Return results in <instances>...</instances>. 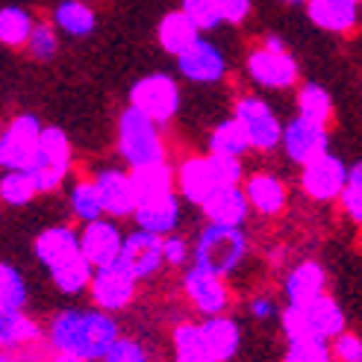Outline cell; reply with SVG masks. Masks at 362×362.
Here are the masks:
<instances>
[{
    "label": "cell",
    "mask_w": 362,
    "mask_h": 362,
    "mask_svg": "<svg viewBox=\"0 0 362 362\" xmlns=\"http://www.w3.org/2000/svg\"><path fill=\"white\" fill-rule=\"evenodd\" d=\"M280 313H283V310H277L274 298H268V295H259V298H253V300H250V315L257 318V321L280 318Z\"/></svg>",
    "instance_id": "cell-48"
},
{
    "label": "cell",
    "mask_w": 362,
    "mask_h": 362,
    "mask_svg": "<svg viewBox=\"0 0 362 362\" xmlns=\"http://www.w3.org/2000/svg\"><path fill=\"white\" fill-rule=\"evenodd\" d=\"M341 209L345 215L362 227V162H354L351 171H348V186L341 192Z\"/></svg>",
    "instance_id": "cell-41"
},
{
    "label": "cell",
    "mask_w": 362,
    "mask_h": 362,
    "mask_svg": "<svg viewBox=\"0 0 362 362\" xmlns=\"http://www.w3.org/2000/svg\"><path fill=\"white\" fill-rule=\"evenodd\" d=\"M180 218H183V197L177 192L165 194V197H156V201H141L133 221L136 227L156 233V236H171L180 227Z\"/></svg>",
    "instance_id": "cell-21"
},
{
    "label": "cell",
    "mask_w": 362,
    "mask_h": 362,
    "mask_svg": "<svg viewBox=\"0 0 362 362\" xmlns=\"http://www.w3.org/2000/svg\"><path fill=\"white\" fill-rule=\"evenodd\" d=\"M306 318H310V333H313V339L333 341V339H339L341 333L348 330L345 310H341L339 300L330 298V295H321L318 300L306 303Z\"/></svg>",
    "instance_id": "cell-27"
},
{
    "label": "cell",
    "mask_w": 362,
    "mask_h": 362,
    "mask_svg": "<svg viewBox=\"0 0 362 362\" xmlns=\"http://www.w3.org/2000/svg\"><path fill=\"white\" fill-rule=\"evenodd\" d=\"M233 118H236L250 139V148L257 153L277 151L283 144V127L277 112L259 98V95H242L233 103Z\"/></svg>",
    "instance_id": "cell-6"
},
{
    "label": "cell",
    "mask_w": 362,
    "mask_h": 362,
    "mask_svg": "<svg viewBox=\"0 0 362 362\" xmlns=\"http://www.w3.org/2000/svg\"><path fill=\"white\" fill-rule=\"evenodd\" d=\"M47 330H42L39 321H33L24 313H12V315H0V348L4 354L15 351H27L35 345H45Z\"/></svg>",
    "instance_id": "cell-25"
},
{
    "label": "cell",
    "mask_w": 362,
    "mask_h": 362,
    "mask_svg": "<svg viewBox=\"0 0 362 362\" xmlns=\"http://www.w3.org/2000/svg\"><path fill=\"white\" fill-rule=\"evenodd\" d=\"M53 24L59 33L71 35V39H86L98 27V15L88 6V0H62L53 9Z\"/></svg>",
    "instance_id": "cell-29"
},
{
    "label": "cell",
    "mask_w": 362,
    "mask_h": 362,
    "mask_svg": "<svg viewBox=\"0 0 362 362\" xmlns=\"http://www.w3.org/2000/svg\"><path fill=\"white\" fill-rule=\"evenodd\" d=\"M245 194L250 201V209L257 215H262V218H277V215L286 212V204H288L286 183L277 174H271V171H253V174H247Z\"/></svg>",
    "instance_id": "cell-20"
},
{
    "label": "cell",
    "mask_w": 362,
    "mask_h": 362,
    "mask_svg": "<svg viewBox=\"0 0 362 362\" xmlns=\"http://www.w3.org/2000/svg\"><path fill=\"white\" fill-rule=\"evenodd\" d=\"M27 306V283L12 262H0V315L24 313Z\"/></svg>",
    "instance_id": "cell-36"
},
{
    "label": "cell",
    "mask_w": 362,
    "mask_h": 362,
    "mask_svg": "<svg viewBox=\"0 0 362 362\" xmlns=\"http://www.w3.org/2000/svg\"><path fill=\"white\" fill-rule=\"evenodd\" d=\"M80 247H83V257L92 262L95 268H106V265H115L121 259V247H124V233L118 230L115 221H92V224H83L80 230Z\"/></svg>",
    "instance_id": "cell-17"
},
{
    "label": "cell",
    "mask_w": 362,
    "mask_h": 362,
    "mask_svg": "<svg viewBox=\"0 0 362 362\" xmlns=\"http://www.w3.org/2000/svg\"><path fill=\"white\" fill-rule=\"evenodd\" d=\"M180 9H183L192 18L201 33H209V30L224 24V6H221V0H183Z\"/></svg>",
    "instance_id": "cell-40"
},
{
    "label": "cell",
    "mask_w": 362,
    "mask_h": 362,
    "mask_svg": "<svg viewBox=\"0 0 362 362\" xmlns=\"http://www.w3.org/2000/svg\"><path fill=\"white\" fill-rule=\"evenodd\" d=\"M280 4H283V6H300V4L306 6V0H280Z\"/></svg>",
    "instance_id": "cell-51"
},
{
    "label": "cell",
    "mask_w": 362,
    "mask_h": 362,
    "mask_svg": "<svg viewBox=\"0 0 362 362\" xmlns=\"http://www.w3.org/2000/svg\"><path fill=\"white\" fill-rule=\"evenodd\" d=\"M92 180L98 183L103 209H106V215H110V218H133L136 209H139V194H136V186H133L130 171L100 168V171H95Z\"/></svg>",
    "instance_id": "cell-16"
},
{
    "label": "cell",
    "mask_w": 362,
    "mask_h": 362,
    "mask_svg": "<svg viewBox=\"0 0 362 362\" xmlns=\"http://www.w3.org/2000/svg\"><path fill=\"white\" fill-rule=\"evenodd\" d=\"M218 189H221V177L215 171V162L209 153L186 156L177 165V194L183 197L186 204L201 209Z\"/></svg>",
    "instance_id": "cell-14"
},
{
    "label": "cell",
    "mask_w": 362,
    "mask_h": 362,
    "mask_svg": "<svg viewBox=\"0 0 362 362\" xmlns=\"http://www.w3.org/2000/svg\"><path fill=\"white\" fill-rule=\"evenodd\" d=\"M280 362H333L330 341H324V339L286 341V354Z\"/></svg>",
    "instance_id": "cell-39"
},
{
    "label": "cell",
    "mask_w": 362,
    "mask_h": 362,
    "mask_svg": "<svg viewBox=\"0 0 362 362\" xmlns=\"http://www.w3.org/2000/svg\"><path fill=\"white\" fill-rule=\"evenodd\" d=\"M118 153L130 168L156 165L165 159V139L159 133V124L144 112L127 106L118 115Z\"/></svg>",
    "instance_id": "cell-3"
},
{
    "label": "cell",
    "mask_w": 362,
    "mask_h": 362,
    "mask_svg": "<svg viewBox=\"0 0 362 362\" xmlns=\"http://www.w3.org/2000/svg\"><path fill=\"white\" fill-rule=\"evenodd\" d=\"M356 4H362V0H356Z\"/></svg>",
    "instance_id": "cell-53"
},
{
    "label": "cell",
    "mask_w": 362,
    "mask_h": 362,
    "mask_svg": "<svg viewBox=\"0 0 362 362\" xmlns=\"http://www.w3.org/2000/svg\"><path fill=\"white\" fill-rule=\"evenodd\" d=\"M33 253L47 271H57L65 262L77 259L83 247H80V233L68 224H57V227H47L42 230L39 236L33 239Z\"/></svg>",
    "instance_id": "cell-18"
},
{
    "label": "cell",
    "mask_w": 362,
    "mask_h": 362,
    "mask_svg": "<svg viewBox=\"0 0 362 362\" xmlns=\"http://www.w3.org/2000/svg\"><path fill=\"white\" fill-rule=\"evenodd\" d=\"M204 218L209 224H224V227H242L250 215V201L245 194V186H221L209 201L201 206Z\"/></svg>",
    "instance_id": "cell-22"
},
{
    "label": "cell",
    "mask_w": 362,
    "mask_h": 362,
    "mask_svg": "<svg viewBox=\"0 0 362 362\" xmlns=\"http://www.w3.org/2000/svg\"><path fill=\"white\" fill-rule=\"evenodd\" d=\"M68 206H71V215L83 224L100 221L106 215L95 180H74V186H71V192H68Z\"/></svg>",
    "instance_id": "cell-33"
},
{
    "label": "cell",
    "mask_w": 362,
    "mask_h": 362,
    "mask_svg": "<svg viewBox=\"0 0 362 362\" xmlns=\"http://www.w3.org/2000/svg\"><path fill=\"white\" fill-rule=\"evenodd\" d=\"M306 18L324 33H351L359 21L356 0H306Z\"/></svg>",
    "instance_id": "cell-23"
},
{
    "label": "cell",
    "mask_w": 362,
    "mask_h": 362,
    "mask_svg": "<svg viewBox=\"0 0 362 362\" xmlns=\"http://www.w3.org/2000/svg\"><path fill=\"white\" fill-rule=\"evenodd\" d=\"M27 53L35 62H50L59 53V35L53 21H35V30L27 42Z\"/></svg>",
    "instance_id": "cell-38"
},
{
    "label": "cell",
    "mask_w": 362,
    "mask_h": 362,
    "mask_svg": "<svg viewBox=\"0 0 362 362\" xmlns=\"http://www.w3.org/2000/svg\"><path fill=\"white\" fill-rule=\"evenodd\" d=\"M27 174L35 180L42 194L57 192L65 183V177L71 174V141L62 127H45L39 151H35V159Z\"/></svg>",
    "instance_id": "cell-4"
},
{
    "label": "cell",
    "mask_w": 362,
    "mask_h": 362,
    "mask_svg": "<svg viewBox=\"0 0 362 362\" xmlns=\"http://www.w3.org/2000/svg\"><path fill=\"white\" fill-rule=\"evenodd\" d=\"M262 47H268V50H286V45H283V39L280 35H274V33H268V35H262V42H259Z\"/></svg>",
    "instance_id": "cell-50"
},
{
    "label": "cell",
    "mask_w": 362,
    "mask_h": 362,
    "mask_svg": "<svg viewBox=\"0 0 362 362\" xmlns=\"http://www.w3.org/2000/svg\"><path fill=\"white\" fill-rule=\"evenodd\" d=\"M0 362H12V359H9V354H4V356H0Z\"/></svg>",
    "instance_id": "cell-52"
},
{
    "label": "cell",
    "mask_w": 362,
    "mask_h": 362,
    "mask_svg": "<svg viewBox=\"0 0 362 362\" xmlns=\"http://www.w3.org/2000/svg\"><path fill=\"white\" fill-rule=\"evenodd\" d=\"M221 6H224V24L239 27L250 18L253 0H221Z\"/></svg>",
    "instance_id": "cell-47"
},
{
    "label": "cell",
    "mask_w": 362,
    "mask_h": 362,
    "mask_svg": "<svg viewBox=\"0 0 362 362\" xmlns=\"http://www.w3.org/2000/svg\"><path fill=\"white\" fill-rule=\"evenodd\" d=\"M136 292H139V280L130 274V271H124L118 262L98 268L92 286H88L92 306H98V310L110 313V315L127 310V306L136 300Z\"/></svg>",
    "instance_id": "cell-12"
},
{
    "label": "cell",
    "mask_w": 362,
    "mask_h": 362,
    "mask_svg": "<svg viewBox=\"0 0 362 362\" xmlns=\"http://www.w3.org/2000/svg\"><path fill=\"white\" fill-rule=\"evenodd\" d=\"M103 362H151V359H148V351H144L136 339L121 336L115 345H112V351L106 354Z\"/></svg>",
    "instance_id": "cell-45"
},
{
    "label": "cell",
    "mask_w": 362,
    "mask_h": 362,
    "mask_svg": "<svg viewBox=\"0 0 362 362\" xmlns=\"http://www.w3.org/2000/svg\"><path fill=\"white\" fill-rule=\"evenodd\" d=\"M295 106H298V115L327 127L333 118V100L327 95V88L318 86V83H300L298 86V95H295Z\"/></svg>",
    "instance_id": "cell-32"
},
{
    "label": "cell",
    "mask_w": 362,
    "mask_h": 362,
    "mask_svg": "<svg viewBox=\"0 0 362 362\" xmlns=\"http://www.w3.org/2000/svg\"><path fill=\"white\" fill-rule=\"evenodd\" d=\"M118 265L124 271H130L139 283L156 277L162 271V265H165V236H156V233L136 227L133 233L124 236Z\"/></svg>",
    "instance_id": "cell-11"
},
{
    "label": "cell",
    "mask_w": 362,
    "mask_h": 362,
    "mask_svg": "<svg viewBox=\"0 0 362 362\" xmlns=\"http://www.w3.org/2000/svg\"><path fill=\"white\" fill-rule=\"evenodd\" d=\"M206 151L212 156H236V159H245V153H250V139L245 133V127L236 121V118H224L212 127V133L206 139Z\"/></svg>",
    "instance_id": "cell-30"
},
{
    "label": "cell",
    "mask_w": 362,
    "mask_h": 362,
    "mask_svg": "<svg viewBox=\"0 0 362 362\" xmlns=\"http://www.w3.org/2000/svg\"><path fill=\"white\" fill-rule=\"evenodd\" d=\"M212 162H215V171H218V177H221V186H242L247 180L242 159H236V156H212Z\"/></svg>",
    "instance_id": "cell-46"
},
{
    "label": "cell",
    "mask_w": 362,
    "mask_h": 362,
    "mask_svg": "<svg viewBox=\"0 0 362 362\" xmlns=\"http://www.w3.org/2000/svg\"><path fill=\"white\" fill-rule=\"evenodd\" d=\"M283 295L286 303L306 306L318 300L321 295H327V268L318 259H300L283 280Z\"/></svg>",
    "instance_id": "cell-19"
},
{
    "label": "cell",
    "mask_w": 362,
    "mask_h": 362,
    "mask_svg": "<svg viewBox=\"0 0 362 362\" xmlns=\"http://www.w3.org/2000/svg\"><path fill=\"white\" fill-rule=\"evenodd\" d=\"M42 362H86V359H80V356H74V354H59V351H50Z\"/></svg>",
    "instance_id": "cell-49"
},
{
    "label": "cell",
    "mask_w": 362,
    "mask_h": 362,
    "mask_svg": "<svg viewBox=\"0 0 362 362\" xmlns=\"http://www.w3.org/2000/svg\"><path fill=\"white\" fill-rule=\"evenodd\" d=\"M95 271H98V268L80 253L77 259H71V262H65L62 268L50 271V283L57 286V292L74 298V295H80V292H88V286H92V280H95Z\"/></svg>",
    "instance_id": "cell-34"
},
{
    "label": "cell",
    "mask_w": 362,
    "mask_h": 362,
    "mask_svg": "<svg viewBox=\"0 0 362 362\" xmlns=\"http://www.w3.org/2000/svg\"><path fill=\"white\" fill-rule=\"evenodd\" d=\"M121 339L118 321L98 306H68L53 313L47 324V348L59 354H74L86 362H103L112 345Z\"/></svg>",
    "instance_id": "cell-1"
},
{
    "label": "cell",
    "mask_w": 362,
    "mask_h": 362,
    "mask_svg": "<svg viewBox=\"0 0 362 362\" xmlns=\"http://www.w3.org/2000/svg\"><path fill=\"white\" fill-rule=\"evenodd\" d=\"M245 74L250 77L253 86L271 88V92H283V88L298 86L300 68L288 50H268V47L257 45L245 59Z\"/></svg>",
    "instance_id": "cell-8"
},
{
    "label": "cell",
    "mask_w": 362,
    "mask_h": 362,
    "mask_svg": "<svg viewBox=\"0 0 362 362\" xmlns=\"http://www.w3.org/2000/svg\"><path fill=\"white\" fill-rule=\"evenodd\" d=\"M42 133L45 124L39 121V115H15L0 133V165H4V171H27L35 159V151H39Z\"/></svg>",
    "instance_id": "cell-7"
},
{
    "label": "cell",
    "mask_w": 362,
    "mask_h": 362,
    "mask_svg": "<svg viewBox=\"0 0 362 362\" xmlns=\"http://www.w3.org/2000/svg\"><path fill=\"white\" fill-rule=\"evenodd\" d=\"M35 194H42V192L27 171H6L0 177V201L6 206H27L33 204Z\"/></svg>",
    "instance_id": "cell-37"
},
{
    "label": "cell",
    "mask_w": 362,
    "mask_h": 362,
    "mask_svg": "<svg viewBox=\"0 0 362 362\" xmlns=\"http://www.w3.org/2000/svg\"><path fill=\"white\" fill-rule=\"evenodd\" d=\"M133 186L141 201H156L177 192V168H171L168 162H156V165H144V168H130Z\"/></svg>",
    "instance_id": "cell-28"
},
{
    "label": "cell",
    "mask_w": 362,
    "mask_h": 362,
    "mask_svg": "<svg viewBox=\"0 0 362 362\" xmlns=\"http://www.w3.org/2000/svg\"><path fill=\"white\" fill-rule=\"evenodd\" d=\"M333 362H336V359H333Z\"/></svg>",
    "instance_id": "cell-54"
},
{
    "label": "cell",
    "mask_w": 362,
    "mask_h": 362,
    "mask_svg": "<svg viewBox=\"0 0 362 362\" xmlns=\"http://www.w3.org/2000/svg\"><path fill=\"white\" fill-rule=\"evenodd\" d=\"M127 100H130L127 106L144 112L162 127V124L174 121V115L180 112V83L171 74L156 71V74L136 80L130 86V92H127Z\"/></svg>",
    "instance_id": "cell-5"
},
{
    "label": "cell",
    "mask_w": 362,
    "mask_h": 362,
    "mask_svg": "<svg viewBox=\"0 0 362 362\" xmlns=\"http://www.w3.org/2000/svg\"><path fill=\"white\" fill-rule=\"evenodd\" d=\"M280 327L286 341H298V339H313L310 333V318H306V306H295L286 303L280 313Z\"/></svg>",
    "instance_id": "cell-42"
},
{
    "label": "cell",
    "mask_w": 362,
    "mask_h": 362,
    "mask_svg": "<svg viewBox=\"0 0 362 362\" xmlns=\"http://www.w3.org/2000/svg\"><path fill=\"white\" fill-rule=\"evenodd\" d=\"M348 171L345 159L336 153H324L315 162L300 168V192L315 204H333L341 201V192L348 186Z\"/></svg>",
    "instance_id": "cell-10"
},
{
    "label": "cell",
    "mask_w": 362,
    "mask_h": 362,
    "mask_svg": "<svg viewBox=\"0 0 362 362\" xmlns=\"http://www.w3.org/2000/svg\"><path fill=\"white\" fill-rule=\"evenodd\" d=\"M177 71L180 77L194 83V86H215L227 77V57L221 53L218 45L209 39H197L186 53L177 57Z\"/></svg>",
    "instance_id": "cell-15"
},
{
    "label": "cell",
    "mask_w": 362,
    "mask_h": 362,
    "mask_svg": "<svg viewBox=\"0 0 362 362\" xmlns=\"http://www.w3.org/2000/svg\"><path fill=\"white\" fill-rule=\"evenodd\" d=\"M201 333H204V341H206L209 354L218 362H230L242 348V330L230 315L204 318L201 321Z\"/></svg>",
    "instance_id": "cell-26"
},
{
    "label": "cell",
    "mask_w": 362,
    "mask_h": 362,
    "mask_svg": "<svg viewBox=\"0 0 362 362\" xmlns=\"http://www.w3.org/2000/svg\"><path fill=\"white\" fill-rule=\"evenodd\" d=\"M330 351L336 362H362V336L345 330L339 339L330 341Z\"/></svg>",
    "instance_id": "cell-43"
},
{
    "label": "cell",
    "mask_w": 362,
    "mask_h": 362,
    "mask_svg": "<svg viewBox=\"0 0 362 362\" xmlns=\"http://www.w3.org/2000/svg\"><path fill=\"white\" fill-rule=\"evenodd\" d=\"M183 295L192 303L194 313H201L204 318L227 315L230 310V288L227 277H218L215 271L192 262V268L183 271Z\"/></svg>",
    "instance_id": "cell-9"
},
{
    "label": "cell",
    "mask_w": 362,
    "mask_h": 362,
    "mask_svg": "<svg viewBox=\"0 0 362 362\" xmlns=\"http://www.w3.org/2000/svg\"><path fill=\"white\" fill-rule=\"evenodd\" d=\"M280 148H283L288 162H295V165L303 168V165H310V162H315L318 156L330 153V133H327V127L295 115L283 127V144Z\"/></svg>",
    "instance_id": "cell-13"
},
{
    "label": "cell",
    "mask_w": 362,
    "mask_h": 362,
    "mask_svg": "<svg viewBox=\"0 0 362 362\" xmlns=\"http://www.w3.org/2000/svg\"><path fill=\"white\" fill-rule=\"evenodd\" d=\"M35 30V18L21 6H4L0 9V45L4 47H27L30 35Z\"/></svg>",
    "instance_id": "cell-35"
},
{
    "label": "cell",
    "mask_w": 362,
    "mask_h": 362,
    "mask_svg": "<svg viewBox=\"0 0 362 362\" xmlns=\"http://www.w3.org/2000/svg\"><path fill=\"white\" fill-rule=\"evenodd\" d=\"M192 257H194V245H189V239H183L180 233L165 236V265L168 268H183Z\"/></svg>",
    "instance_id": "cell-44"
},
{
    "label": "cell",
    "mask_w": 362,
    "mask_h": 362,
    "mask_svg": "<svg viewBox=\"0 0 362 362\" xmlns=\"http://www.w3.org/2000/svg\"><path fill=\"white\" fill-rule=\"evenodd\" d=\"M250 242L242 227H224V224H206L194 239V257L192 262L215 271L218 277L236 274L239 265L247 259Z\"/></svg>",
    "instance_id": "cell-2"
},
{
    "label": "cell",
    "mask_w": 362,
    "mask_h": 362,
    "mask_svg": "<svg viewBox=\"0 0 362 362\" xmlns=\"http://www.w3.org/2000/svg\"><path fill=\"white\" fill-rule=\"evenodd\" d=\"M197 39H201V30L192 18L183 12V9H174V12H165L159 18V27H156V42L159 47L168 53V57H180L186 53Z\"/></svg>",
    "instance_id": "cell-24"
},
{
    "label": "cell",
    "mask_w": 362,
    "mask_h": 362,
    "mask_svg": "<svg viewBox=\"0 0 362 362\" xmlns=\"http://www.w3.org/2000/svg\"><path fill=\"white\" fill-rule=\"evenodd\" d=\"M171 348H174V362H218L204 341L201 324L180 321L171 330Z\"/></svg>",
    "instance_id": "cell-31"
}]
</instances>
